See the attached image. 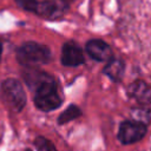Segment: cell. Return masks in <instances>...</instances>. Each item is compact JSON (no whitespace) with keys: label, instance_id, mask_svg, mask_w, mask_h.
I'll use <instances>...</instances> for the list:
<instances>
[{"label":"cell","instance_id":"1","mask_svg":"<svg viewBox=\"0 0 151 151\" xmlns=\"http://www.w3.org/2000/svg\"><path fill=\"white\" fill-rule=\"evenodd\" d=\"M34 104L44 112H50L58 109L63 100L58 92L57 83L52 76H48L42 83H40L34 90Z\"/></svg>","mask_w":151,"mask_h":151},{"label":"cell","instance_id":"2","mask_svg":"<svg viewBox=\"0 0 151 151\" xmlns=\"http://www.w3.org/2000/svg\"><path fill=\"white\" fill-rule=\"evenodd\" d=\"M17 59L22 66L27 68H35L37 66L50 61L51 51L45 45L28 41L18 48Z\"/></svg>","mask_w":151,"mask_h":151},{"label":"cell","instance_id":"3","mask_svg":"<svg viewBox=\"0 0 151 151\" xmlns=\"http://www.w3.org/2000/svg\"><path fill=\"white\" fill-rule=\"evenodd\" d=\"M0 96L4 104L12 112H20L26 105V93L17 79L8 78L4 80L0 85Z\"/></svg>","mask_w":151,"mask_h":151},{"label":"cell","instance_id":"4","mask_svg":"<svg viewBox=\"0 0 151 151\" xmlns=\"http://www.w3.org/2000/svg\"><path fill=\"white\" fill-rule=\"evenodd\" d=\"M147 132V125L137 120H124L120 123L117 138L123 145H131L142 140Z\"/></svg>","mask_w":151,"mask_h":151},{"label":"cell","instance_id":"5","mask_svg":"<svg viewBox=\"0 0 151 151\" xmlns=\"http://www.w3.org/2000/svg\"><path fill=\"white\" fill-rule=\"evenodd\" d=\"M66 4L63 0H39L35 13L42 18L53 20L63 17Z\"/></svg>","mask_w":151,"mask_h":151},{"label":"cell","instance_id":"6","mask_svg":"<svg viewBox=\"0 0 151 151\" xmlns=\"http://www.w3.org/2000/svg\"><path fill=\"white\" fill-rule=\"evenodd\" d=\"M127 96L134 99L143 107L151 104V85L143 80H136L127 87Z\"/></svg>","mask_w":151,"mask_h":151},{"label":"cell","instance_id":"7","mask_svg":"<svg viewBox=\"0 0 151 151\" xmlns=\"http://www.w3.org/2000/svg\"><path fill=\"white\" fill-rule=\"evenodd\" d=\"M84 61H85L84 54L78 44L73 41H68L64 44L61 51V63L64 66L76 67L81 65Z\"/></svg>","mask_w":151,"mask_h":151},{"label":"cell","instance_id":"8","mask_svg":"<svg viewBox=\"0 0 151 151\" xmlns=\"http://www.w3.org/2000/svg\"><path fill=\"white\" fill-rule=\"evenodd\" d=\"M85 48L88 55L97 61H110L111 59H113L111 47L103 40L92 39L86 42Z\"/></svg>","mask_w":151,"mask_h":151},{"label":"cell","instance_id":"9","mask_svg":"<svg viewBox=\"0 0 151 151\" xmlns=\"http://www.w3.org/2000/svg\"><path fill=\"white\" fill-rule=\"evenodd\" d=\"M103 72L113 81H120L123 76H124V72H125V64L123 60L120 59H111L106 66L104 67Z\"/></svg>","mask_w":151,"mask_h":151},{"label":"cell","instance_id":"10","mask_svg":"<svg viewBox=\"0 0 151 151\" xmlns=\"http://www.w3.org/2000/svg\"><path fill=\"white\" fill-rule=\"evenodd\" d=\"M81 116V110L74 105V104H71L64 112L60 113V116L58 117V124L59 125H64L66 123H70L71 120H74L77 119L78 117Z\"/></svg>","mask_w":151,"mask_h":151},{"label":"cell","instance_id":"11","mask_svg":"<svg viewBox=\"0 0 151 151\" xmlns=\"http://www.w3.org/2000/svg\"><path fill=\"white\" fill-rule=\"evenodd\" d=\"M132 117L134 118L133 120L140 122L145 125H147L151 122V109L147 107H138V109H133L131 111Z\"/></svg>","mask_w":151,"mask_h":151},{"label":"cell","instance_id":"12","mask_svg":"<svg viewBox=\"0 0 151 151\" xmlns=\"http://www.w3.org/2000/svg\"><path fill=\"white\" fill-rule=\"evenodd\" d=\"M33 144H34L37 151H57L54 144L50 139H47L42 136H38L34 139Z\"/></svg>","mask_w":151,"mask_h":151},{"label":"cell","instance_id":"13","mask_svg":"<svg viewBox=\"0 0 151 151\" xmlns=\"http://www.w3.org/2000/svg\"><path fill=\"white\" fill-rule=\"evenodd\" d=\"M15 1L24 9L29 11V12H34V13H35V9H37L38 4H39V0H15Z\"/></svg>","mask_w":151,"mask_h":151},{"label":"cell","instance_id":"14","mask_svg":"<svg viewBox=\"0 0 151 151\" xmlns=\"http://www.w3.org/2000/svg\"><path fill=\"white\" fill-rule=\"evenodd\" d=\"M63 1H64V2H65V4L67 5V4H70V2H72L73 0H63Z\"/></svg>","mask_w":151,"mask_h":151},{"label":"cell","instance_id":"15","mask_svg":"<svg viewBox=\"0 0 151 151\" xmlns=\"http://www.w3.org/2000/svg\"><path fill=\"white\" fill-rule=\"evenodd\" d=\"M1 52H2V46H1V42H0V60H1Z\"/></svg>","mask_w":151,"mask_h":151},{"label":"cell","instance_id":"16","mask_svg":"<svg viewBox=\"0 0 151 151\" xmlns=\"http://www.w3.org/2000/svg\"><path fill=\"white\" fill-rule=\"evenodd\" d=\"M26 151H31V150H26Z\"/></svg>","mask_w":151,"mask_h":151}]
</instances>
